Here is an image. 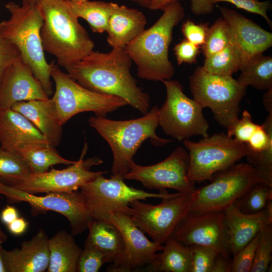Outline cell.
<instances>
[{
	"mask_svg": "<svg viewBox=\"0 0 272 272\" xmlns=\"http://www.w3.org/2000/svg\"><path fill=\"white\" fill-rule=\"evenodd\" d=\"M132 61L124 49L112 48L108 52H91L65 69L79 84L94 92L126 100L143 114L150 108L149 95L139 87L130 74Z\"/></svg>",
	"mask_w": 272,
	"mask_h": 272,
	"instance_id": "obj_1",
	"label": "cell"
},
{
	"mask_svg": "<svg viewBox=\"0 0 272 272\" xmlns=\"http://www.w3.org/2000/svg\"><path fill=\"white\" fill-rule=\"evenodd\" d=\"M43 18V49L64 69L93 51L95 44L73 13L67 0H41L37 5Z\"/></svg>",
	"mask_w": 272,
	"mask_h": 272,
	"instance_id": "obj_2",
	"label": "cell"
},
{
	"mask_svg": "<svg viewBox=\"0 0 272 272\" xmlns=\"http://www.w3.org/2000/svg\"><path fill=\"white\" fill-rule=\"evenodd\" d=\"M184 17V8L180 3L170 5L153 25L125 47L137 66L139 78L163 82L174 76L175 68L169 59V48L173 29Z\"/></svg>",
	"mask_w": 272,
	"mask_h": 272,
	"instance_id": "obj_3",
	"label": "cell"
},
{
	"mask_svg": "<svg viewBox=\"0 0 272 272\" xmlns=\"http://www.w3.org/2000/svg\"><path fill=\"white\" fill-rule=\"evenodd\" d=\"M159 108L155 106L142 117L133 119L114 120L96 115L89 119V125L106 140L112 150L111 176L124 179L130 169L134 155L146 140L150 139L157 147L172 142L159 137L156 133L159 125Z\"/></svg>",
	"mask_w": 272,
	"mask_h": 272,
	"instance_id": "obj_4",
	"label": "cell"
},
{
	"mask_svg": "<svg viewBox=\"0 0 272 272\" xmlns=\"http://www.w3.org/2000/svg\"><path fill=\"white\" fill-rule=\"evenodd\" d=\"M5 7L11 17L0 23V35L17 46L22 58L49 97L53 93L51 63L46 61L42 46L40 32L43 18L37 5L22 4L20 6L10 2Z\"/></svg>",
	"mask_w": 272,
	"mask_h": 272,
	"instance_id": "obj_5",
	"label": "cell"
},
{
	"mask_svg": "<svg viewBox=\"0 0 272 272\" xmlns=\"http://www.w3.org/2000/svg\"><path fill=\"white\" fill-rule=\"evenodd\" d=\"M210 181L191 193L189 212L223 211L255 184L263 183L272 186V182L262 173L245 163H236L217 173Z\"/></svg>",
	"mask_w": 272,
	"mask_h": 272,
	"instance_id": "obj_6",
	"label": "cell"
},
{
	"mask_svg": "<svg viewBox=\"0 0 272 272\" xmlns=\"http://www.w3.org/2000/svg\"><path fill=\"white\" fill-rule=\"evenodd\" d=\"M189 87L193 99L202 108H210L215 119L229 132L239 119L247 87L232 76L212 74L200 66L190 77Z\"/></svg>",
	"mask_w": 272,
	"mask_h": 272,
	"instance_id": "obj_7",
	"label": "cell"
},
{
	"mask_svg": "<svg viewBox=\"0 0 272 272\" xmlns=\"http://www.w3.org/2000/svg\"><path fill=\"white\" fill-rule=\"evenodd\" d=\"M50 76L55 84L52 99L62 125L80 113L93 112L96 116L106 117L107 114L128 105L120 97L85 88L61 71L54 61L51 62Z\"/></svg>",
	"mask_w": 272,
	"mask_h": 272,
	"instance_id": "obj_8",
	"label": "cell"
},
{
	"mask_svg": "<svg viewBox=\"0 0 272 272\" xmlns=\"http://www.w3.org/2000/svg\"><path fill=\"white\" fill-rule=\"evenodd\" d=\"M183 142L189 159L187 178L194 183L211 181L215 174L229 168L248 154L245 144L224 132L203 138L197 142L188 139Z\"/></svg>",
	"mask_w": 272,
	"mask_h": 272,
	"instance_id": "obj_9",
	"label": "cell"
},
{
	"mask_svg": "<svg viewBox=\"0 0 272 272\" xmlns=\"http://www.w3.org/2000/svg\"><path fill=\"white\" fill-rule=\"evenodd\" d=\"M103 175L80 188L93 219H105L112 213L130 215L129 203L134 200L170 198L176 194L169 193L167 190L158 193L147 192L128 186L122 178L111 176L107 179Z\"/></svg>",
	"mask_w": 272,
	"mask_h": 272,
	"instance_id": "obj_10",
	"label": "cell"
},
{
	"mask_svg": "<svg viewBox=\"0 0 272 272\" xmlns=\"http://www.w3.org/2000/svg\"><path fill=\"white\" fill-rule=\"evenodd\" d=\"M163 83L167 97L159 108V125L164 133L180 142L194 136H209V124L201 106L184 93L179 82L170 79Z\"/></svg>",
	"mask_w": 272,
	"mask_h": 272,
	"instance_id": "obj_11",
	"label": "cell"
},
{
	"mask_svg": "<svg viewBox=\"0 0 272 272\" xmlns=\"http://www.w3.org/2000/svg\"><path fill=\"white\" fill-rule=\"evenodd\" d=\"M0 194L4 195L10 203H28L34 216L49 211L63 215L69 222L71 233L74 236L88 229L93 219L80 191L50 192L38 196L17 189L0 181Z\"/></svg>",
	"mask_w": 272,
	"mask_h": 272,
	"instance_id": "obj_12",
	"label": "cell"
},
{
	"mask_svg": "<svg viewBox=\"0 0 272 272\" xmlns=\"http://www.w3.org/2000/svg\"><path fill=\"white\" fill-rule=\"evenodd\" d=\"M191 193L177 192L171 197L162 199L157 205L134 200L129 203V216L135 225L153 241L163 245L189 212Z\"/></svg>",
	"mask_w": 272,
	"mask_h": 272,
	"instance_id": "obj_13",
	"label": "cell"
},
{
	"mask_svg": "<svg viewBox=\"0 0 272 272\" xmlns=\"http://www.w3.org/2000/svg\"><path fill=\"white\" fill-rule=\"evenodd\" d=\"M87 149L85 145L80 159L64 169H52L40 173H31L25 177L5 184L34 194L77 191L97 176L107 173L106 171L90 170L92 166L100 165L103 161L97 157L84 160Z\"/></svg>",
	"mask_w": 272,
	"mask_h": 272,
	"instance_id": "obj_14",
	"label": "cell"
},
{
	"mask_svg": "<svg viewBox=\"0 0 272 272\" xmlns=\"http://www.w3.org/2000/svg\"><path fill=\"white\" fill-rule=\"evenodd\" d=\"M189 156L184 148H177L167 158L157 164L141 166L133 161L124 179L140 182L148 188L159 191L174 189L177 192L191 193L195 183L187 178Z\"/></svg>",
	"mask_w": 272,
	"mask_h": 272,
	"instance_id": "obj_15",
	"label": "cell"
},
{
	"mask_svg": "<svg viewBox=\"0 0 272 272\" xmlns=\"http://www.w3.org/2000/svg\"><path fill=\"white\" fill-rule=\"evenodd\" d=\"M171 237L187 246L212 247L221 255L231 259L223 211L189 212L178 224Z\"/></svg>",
	"mask_w": 272,
	"mask_h": 272,
	"instance_id": "obj_16",
	"label": "cell"
},
{
	"mask_svg": "<svg viewBox=\"0 0 272 272\" xmlns=\"http://www.w3.org/2000/svg\"><path fill=\"white\" fill-rule=\"evenodd\" d=\"M105 220L113 223L120 230L123 238L124 252L118 263L109 266L110 272H131L140 270L152 263L161 251L163 245L150 241L133 222L129 215L112 213Z\"/></svg>",
	"mask_w": 272,
	"mask_h": 272,
	"instance_id": "obj_17",
	"label": "cell"
},
{
	"mask_svg": "<svg viewBox=\"0 0 272 272\" xmlns=\"http://www.w3.org/2000/svg\"><path fill=\"white\" fill-rule=\"evenodd\" d=\"M227 22L230 43L238 51L240 69L252 57L263 53L272 46V33L235 11L218 7Z\"/></svg>",
	"mask_w": 272,
	"mask_h": 272,
	"instance_id": "obj_18",
	"label": "cell"
},
{
	"mask_svg": "<svg viewBox=\"0 0 272 272\" xmlns=\"http://www.w3.org/2000/svg\"><path fill=\"white\" fill-rule=\"evenodd\" d=\"M49 98L39 81L22 57L12 63L0 81V109L17 102Z\"/></svg>",
	"mask_w": 272,
	"mask_h": 272,
	"instance_id": "obj_19",
	"label": "cell"
},
{
	"mask_svg": "<svg viewBox=\"0 0 272 272\" xmlns=\"http://www.w3.org/2000/svg\"><path fill=\"white\" fill-rule=\"evenodd\" d=\"M224 222L231 255L247 245L266 225L272 224V200L260 212L246 214L234 205L224 211Z\"/></svg>",
	"mask_w": 272,
	"mask_h": 272,
	"instance_id": "obj_20",
	"label": "cell"
},
{
	"mask_svg": "<svg viewBox=\"0 0 272 272\" xmlns=\"http://www.w3.org/2000/svg\"><path fill=\"white\" fill-rule=\"evenodd\" d=\"M37 145L53 146L22 114L11 108L0 109L1 148L18 154L21 150Z\"/></svg>",
	"mask_w": 272,
	"mask_h": 272,
	"instance_id": "obj_21",
	"label": "cell"
},
{
	"mask_svg": "<svg viewBox=\"0 0 272 272\" xmlns=\"http://www.w3.org/2000/svg\"><path fill=\"white\" fill-rule=\"evenodd\" d=\"M49 238L43 229L23 241L20 248L7 250L2 255L6 272H43L49 259Z\"/></svg>",
	"mask_w": 272,
	"mask_h": 272,
	"instance_id": "obj_22",
	"label": "cell"
},
{
	"mask_svg": "<svg viewBox=\"0 0 272 272\" xmlns=\"http://www.w3.org/2000/svg\"><path fill=\"white\" fill-rule=\"evenodd\" d=\"M11 108L27 118L54 147L59 144L63 125L52 98L18 102Z\"/></svg>",
	"mask_w": 272,
	"mask_h": 272,
	"instance_id": "obj_23",
	"label": "cell"
},
{
	"mask_svg": "<svg viewBox=\"0 0 272 272\" xmlns=\"http://www.w3.org/2000/svg\"><path fill=\"white\" fill-rule=\"evenodd\" d=\"M146 24L141 11L114 3L106 31L107 42L112 48L124 49L145 30Z\"/></svg>",
	"mask_w": 272,
	"mask_h": 272,
	"instance_id": "obj_24",
	"label": "cell"
},
{
	"mask_svg": "<svg viewBox=\"0 0 272 272\" xmlns=\"http://www.w3.org/2000/svg\"><path fill=\"white\" fill-rule=\"evenodd\" d=\"M88 230L84 246L93 247L104 255L106 263L114 266L119 262L124 252L123 238L120 230L107 220L93 219Z\"/></svg>",
	"mask_w": 272,
	"mask_h": 272,
	"instance_id": "obj_25",
	"label": "cell"
},
{
	"mask_svg": "<svg viewBox=\"0 0 272 272\" xmlns=\"http://www.w3.org/2000/svg\"><path fill=\"white\" fill-rule=\"evenodd\" d=\"M74 236L63 230L49 239V259L47 272H77L82 249Z\"/></svg>",
	"mask_w": 272,
	"mask_h": 272,
	"instance_id": "obj_26",
	"label": "cell"
},
{
	"mask_svg": "<svg viewBox=\"0 0 272 272\" xmlns=\"http://www.w3.org/2000/svg\"><path fill=\"white\" fill-rule=\"evenodd\" d=\"M161 251L145 269L153 272H191L192 255L189 246L170 237Z\"/></svg>",
	"mask_w": 272,
	"mask_h": 272,
	"instance_id": "obj_27",
	"label": "cell"
},
{
	"mask_svg": "<svg viewBox=\"0 0 272 272\" xmlns=\"http://www.w3.org/2000/svg\"><path fill=\"white\" fill-rule=\"evenodd\" d=\"M67 2L73 13L86 21L93 32L106 31L114 3L90 0H67Z\"/></svg>",
	"mask_w": 272,
	"mask_h": 272,
	"instance_id": "obj_28",
	"label": "cell"
},
{
	"mask_svg": "<svg viewBox=\"0 0 272 272\" xmlns=\"http://www.w3.org/2000/svg\"><path fill=\"white\" fill-rule=\"evenodd\" d=\"M241 73L237 79L242 85L251 86L258 90L272 87V57L263 53L251 58L240 69Z\"/></svg>",
	"mask_w": 272,
	"mask_h": 272,
	"instance_id": "obj_29",
	"label": "cell"
},
{
	"mask_svg": "<svg viewBox=\"0 0 272 272\" xmlns=\"http://www.w3.org/2000/svg\"><path fill=\"white\" fill-rule=\"evenodd\" d=\"M54 147L50 145H33L21 150L18 154L32 173L45 172L54 165L69 166L76 162L61 157Z\"/></svg>",
	"mask_w": 272,
	"mask_h": 272,
	"instance_id": "obj_30",
	"label": "cell"
},
{
	"mask_svg": "<svg viewBox=\"0 0 272 272\" xmlns=\"http://www.w3.org/2000/svg\"><path fill=\"white\" fill-rule=\"evenodd\" d=\"M241 60L239 54L230 44L222 50L205 58L202 68L207 72L216 75L232 76L240 70Z\"/></svg>",
	"mask_w": 272,
	"mask_h": 272,
	"instance_id": "obj_31",
	"label": "cell"
},
{
	"mask_svg": "<svg viewBox=\"0 0 272 272\" xmlns=\"http://www.w3.org/2000/svg\"><path fill=\"white\" fill-rule=\"evenodd\" d=\"M271 200L272 186L258 183L253 186L233 205L244 213L254 214L264 209Z\"/></svg>",
	"mask_w": 272,
	"mask_h": 272,
	"instance_id": "obj_32",
	"label": "cell"
},
{
	"mask_svg": "<svg viewBox=\"0 0 272 272\" xmlns=\"http://www.w3.org/2000/svg\"><path fill=\"white\" fill-rule=\"evenodd\" d=\"M30 170L21 156L0 147V181L8 183L25 177Z\"/></svg>",
	"mask_w": 272,
	"mask_h": 272,
	"instance_id": "obj_33",
	"label": "cell"
},
{
	"mask_svg": "<svg viewBox=\"0 0 272 272\" xmlns=\"http://www.w3.org/2000/svg\"><path fill=\"white\" fill-rule=\"evenodd\" d=\"M230 43L228 25L222 17L217 19L209 27L201 48L205 58L222 50Z\"/></svg>",
	"mask_w": 272,
	"mask_h": 272,
	"instance_id": "obj_34",
	"label": "cell"
},
{
	"mask_svg": "<svg viewBox=\"0 0 272 272\" xmlns=\"http://www.w3.org/2000/svg\"><path fill=\"white\" fill-rule=\"evenodd\" d=\"M272 224L264 226L260 231L253 263L250 272L268 271L271 262Z\"/></svg>",
	"mask_w": 272,
	"mask_h": 272,
	"instance_id": "obj_35",
	"label": "cell"
},
{
	"mask_svg": "<svg viewBox=\"0 0 272 272\" xmlns=\"http://www.w3.org/2000/svg\"><path fill=\"white\" fill-rule=\"evenodd\" d=\"M189 247L192 255L191 272H211L219 251L207 246L191 245Z\"/></svg>",
	"mask_w": 272,
	"mask_h": 272,
	"instance_id": "obj_36",
	"label": "cell"
},
{
	"mask_svg": "<svg viewBox=\"0 0 272 272\" xmlns=\"http://www.w3.org/2000/svg\"><path fill=\"white\" fill-rule=\"evenodd\" d=\"M260 232L247 245L233 255L231 261V272H250Z\"/></svg>",
	"mask_w": 272,
	"mask_h": 272,
	"instance_id": "obj_37",
	"label": "cell"
},
{
	"mask_svg": "<svg viewBox=\"0 0 272 272\" xmlns=\"http://www.w3.org/2000/svg\"><path fill=\"white\" fill-rule=\"evenodd\" d=\"M104 254L97 249L84 246L79 257L77 272H97L105 263Z\"/></svg>",
	"mask_w": 272,
	"mask_h": 272,
	"instance_id": "obj_38",
	"label": "cell"
},
{
	"mask_svg": "<svg viewBox=\"0 0 272 272\" xmlns=\"http://www.w3.org/2000/svg\"><path fill=\"white\" fill-rule=\"evenodd\" d=\"M259 125L252 121L250 113L248 111L244 110L242 113L241 118L237 121L232 129L227 133V134L245 144Z\"/></svg>",
	"mask_w": 272,
	"mask_h": 272,
	"instance_id": "obj_39",
	"label": "cell"
},
{
	"mask_svg": "<svg viewBox=\"0 0 272 272\" xmlns=\"http://www.w3.org/2000/svg\"><path fill=\"white\" fill-rule=\"evenodd\" d=\"M214 4L218 2H227L234 5L238 8L257 14L262 17L271 28L272 22L268 17L267 12L271 6L268 1L259 0H213Z\"/></svg>",
	"mask_w": 272,
	"mask_h": 272,
	"instance_id": "obj_40",
	"label": "cell"
},
{
	"mask_svg": "<svg viewBox=\"0 0 272 272\" xmlns=\"http://www.w3.org/2000/svg\"><path fill=\"white\" fill-rule=\"evenodd\" d=\"M21 57L17 46L6 37L0 35V81L6 69Z\"/></svg>",
	"mask_w": 272,
	"mask_h": 272,
	"instance_id": "obj_41",
	"label": "cell"
},
{
	"mask_svg": "<svg viewBox=\"0 0 272 272\" xmlns=\"http://www.w3.org/2000/svg\"><path fill=\"white\" fill-rule=\"evenodd\" d=\"M208 28V23L197 24L187 20L182 24L181 31L186 40L199 46L205 42Z\"/></svg>",
	"mask_w": 272,
	"mask_h": 272,
	"instance_id": "obj_42",
	"label": "cell"
},
{
	"mask_svg": "<svg viewBox=\"0 0 272 272\" xmlns=\"http://www.w3.org/2000/svg\"><path fill=\"white\" fill-rule=\"evenodd\" d=\"M173 50L178 65L195 63L199 52V46L186 39L176 44Z\"/></svg>",
	"mask_w": 272,
	"mask_h": 272,
	"instance_id": "obj_43",
	"label": "cell"
},
{
	"mask_svg": "<svg viewBox=\"0 0 272 272\" xmlns=\"http://www.w3.org/2000/svg\"><path fill=\"white\" fill-rule=\"evenodd\" d=\"M192 12L196 15L211 14L214 9L213 0H189Z\"/></svg>",
	"mask_w": 272,
	"mask_h": 272,
	"instance_id": "obj_44",
	"label": "cell"
},
{
	"mask_svg": "<svg viewBox=\"0 0 272 272\" xmlns=\"http://www.w3.org/2000/svg\"><path fill=\"white\" fill-rule=\"evenodd\" d=\"M28 223L22 217H18L7 225L9 232L14 235L23 234L27 230Z\"/></svg>",
	"mask_w": 272,
	"mask_h": 272,
	"instance_id": "obj_45",
	"label": "cell"
},
{
	"mask_svg": "<svg viewBox=\"0 0 272 272\" xmlns=\"http://www.w3.org/2000/svg\"><path fill=\"white\" fill-rule=\"evenodd\" d=\"M231 259L219 254L216 258L211 272H231Z\"/></svg>",
	"mask_w": 272,
	"mask_h": 272,
	"instance_id": "obj_46",
	"label": "cell"
},
{
	"mask_svg": "<svg viewBox=\"0 0 272 272\" xmlns=\"http://www.w3.org/2000/svg\"><path fill=\"white\" fill-rule=\"evenodd\" d=\"M19 217L17 210L14 207L7 206L1 214V219L3 223L8 225Z\"/></svg>",
	"mask_w": 272,
	"mask_h": 272,
	"instance_id": "obj_47",
	"label": "cell"
},
{
	"mask_svg": "<svg viewBox=\"0 0 272 272\" xmlns=\"http://www.w3.org/2000/svg\"><path fill=\"white\" fill-rule=\"evenodd\" d=\"M179 0H151L150 9L163 11L170 5L178 2Z\"/></svg>",
	"mask_w": 272,
	"mask_h": 272,
	"instance_id": "obj_48",
	"label": "cell"
},
{
	"mask_svg": "<svg viewBox=\"0 0 272 272\" xmlns=\"http://www.w3.org/2000/svg\"><path fill=\"white\" fill-rule=\"evenodd\" d=\"M263 103L267 112L272 113V87L267 90L263 96Z\"/></svg>",
	"mask_w": 272,
	"mask_h": 272,
	"instance_id": "obj_49",
	"label": "cell"
},
{
	"mask_svg": "<svg viewBox=\"0 0 272 272\" xmlns=\"http://www.w3.org/2000/svg\"><path fill=\"white\" fill-rule=\"evenodd\" d=\"M135 3H138L141 6L150 8L151 0H131Z\"/></svg>",
	"mask_w": 272,
	"mask_h": 272,
	"instance_id": "obj_50",
	"label": "cell"
},
{
	"mask_svg": "<svg viewBox=\"0 0 272 272\" xmlns=\"http://www.w3.org/2000/svg\"><path fill=\"white\" fill-rule=\"evenodd\" d=\"M3 249L2 244H0V272H6L2 255Z\"/></svg>",
	"mask_w": 272,
	"mask_h": 272,
	"instance_id": "obj_51",
	"label": "cell"
},
{
	"mask_svg": "<svg viewBox=\"0 0 272 272\" xmlns=\"http://www.w3.org/2000/svg\"><path fill=\"white\" fill-rule=\"evenodd\" d=\"M8 239V236L3 231L0 225V244H3L6 242Z\"/></svg>",
	"mask_w": 272,
	"mask_h": 272,
	"instance_id": "obj_52",
	"label": "cell"
},
{
	"mask_svg": "<svg viewBox=\"0 0 272 272\" xmlns=\"http://www.w3.org/2000/svg\"><path fill=\"white\" fill-rule=\"evenodd\" d=\"M41 0H23L22 4L25 5H37Z\"/></svg>",
	"mask_w": 272,
	"mask_h": 272,
	"instance_id": "obj_53",
	"label": "cell"
}]
</instances>
